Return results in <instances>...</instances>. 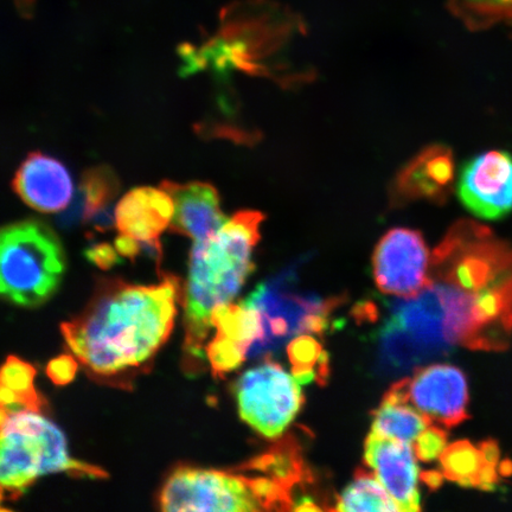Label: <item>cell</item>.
I'll return each instance as SVG.
<instances>
[{
    "instance_id": "obj_12",
    "label": "cell",
    "mask_w": 512,
    "mask_h": 512,
    "mask_svg": "<svg viewBox=\"0 0 512 512\" xmlns=\"http://www.w3.org/2000/svg\"><path fill=\"white\" fill-rule=\"evenodd\" d=\"M456 188V160L444 144L426 146L398 172L389 187V206L418 201L443 206Z\"/></svg>"
},
{
    "instance_id": "obj_16",
    "label": "cell",
    "mask_w": 512,
    "mask_h": 512,
    "mask_svg": "<svg viewBox=\"0 0 512 512\" xmlns=\"http://www.w3.org/2000/svg\"><path fill=\"white\" fill-rule=\"evenodd\" d=\"M175 206L169 192L140 187L127 192L115 208V227L120 235L139 242H159L170 228Z\"/></svg>"
},
{
    "instance_id": "obj_9",
    "label": "cell",
    "mask_w": 512,
    "mask_h": 512,
    "mask_svg": "<svg viewBox=\"0 0 512 512\" xmlns=\"http://www.w3.org/2000/svg\"><path fill=\"white\" fill-rule=\"evenodd\" d=\"M383 398L408 403L431 424L453 427L467 418L469 387L462 370L450 364H433L394 383Z\"/></svg>"
},
{
    "instance_id": "obj_20",
    "label": "cell",
    "mask_w": 512,
    "mask_h": 512,
    "mask_svg": "<svg viewBox=\"0 0 512 512\" xmlns=\"http://www.w3.org/2000/svg\"><path fill=\"white\" fill-rule=\"evenodd\" d=\"M337 511L392 512L400 511L393 497L377 479L374 472L358 469L354 482L342 492L337 501Z\"/></svg>"
},
{
    "instance_id": "obj_31",
    "label": "cell",
    "mask_w": 512,
    "mask_h": 512,
    "mask_svg": "<svg viewBox=\"0 0 512 512\" xmlns=\"http://www.w3.org/2000/svg\"><path fill=\"white\" fill-rule=\"evenodd\" d=\"M499 475L507 477L512 475V462L510 460H504L498 465Z\"/></svg>"
},
{
    "instance_id": "obj_22",
    "label": "cell",
    "mask_w": 512,
    "mask_h": 512,
    "mask_svg": "<svg viewBox=\"0 0 512 512\" xmlns=\"http://www.w3.org/2000/svg\"><path fill=\"white\" fill-rule=\"evenodd\" d=\"M443 475L451 482L477 488L479 472L482 471L484 460L479 447L470 441L460 440L445 448L440 456Z\"/></svg>"
},
{
    "instance_id": "obj_24",
    "label": "cell",
    "mask_w": 512,
    "mask_h": 512,
    "mask_svg": "<svg viewBox=\"0 0 512 512\" xmlns=\"http://www.w3.org/2000/svg\"><path fill=\"white\" fill-rule=\"evenodd\" d=\"M35 375L36 370L31 364L14 356L9 357L0 368V381L42 409L44 402L35 389Z\"/></svg>"
},
{
    "instance_id": "obj_10",
    "label": "cell",
    "mask_w": 512,
    "mask_h": 512,
    "mask_svg": "<svg viewBox=\"0 0 512 512\" xmlns=\"http://www.w3.org/2000/svg\"><path fill=\"white\" fill-rule=\"evenodd\" d=\"M431 254L418 230H389L374 251L373 272L377 287L384 294L412 298L428 284Z\"/></svg>"
},
{
    "instance_id": "obj_15",
    "label": "cell",
    "mask_w": 512,
    "mask_h": 512,
    "mask_svg": "<svg viewBox=\"0 0 512 512\" xmlns=\"http://www.w3.org/2000/svg\"><path fill=\"white\" fill-rule=\"evenodd\" d=\"M174 201L175 213L170 230L202 241L215 234L228 221L221 209L219 192L209 183L179 184L165 181L160 184Z\"/></svg>"
},
{
    "instance_id": "obj_7",
    "label": "cell",
    "mask_w": 512,
    "mask_h": 512,
    "mask_svg": "<svg viewBox=\"0 0 512 512\" xmlns=\"http://www.w3.org/2000/svg\"><path fill=\"white\" fill-rule=\"evenodd\" d=\"M296 277L294 268L286 270L256 287L243 302L258 311L262 324V336L248 356L268 357L294 337L323 335L328 329L331 313L342 299L300 293L296 290Z\"/></svg>"
},
{
    "instance_id": "obj_14",
    "label": "cell",
    "mask_w": 512,
    "mask_h": 512,
    "mask_svg": "<svg viewBox=\"0 0 512 512\" xmlns=\"http://www.w3.org/2000/svg\"><path fill=\"white\" fill-rule=\"evenodd\" d=\"M12 189L28 207L43 214L59 213L70 206L73 178L60 160L32 152L16 172Z\"/></svg>"
},
{
    "instance_id": "obj_8",
    "label": "cell",
    "mask_w": 512,
    "mask_h": 512,
    "mask_svg": "<svg viewBox=\"0 0 512 512\" xmlns=\"http://www.w3.org/2000/svg\"><path fill=\"white\" fill-rule=\"evenodd\" d=\"M234 390L242 420L266 438L280 437L304 403L300 382L270 358L246 371Z\"/></svg>"
},
{
    "instance_id": "obj_32",
    "label": "cell",
    "mask_w": 512,
    "mask_h": 512,
    "mask_svg": "<svg viewBox=\"0 0 512 512\" xmlns=\"http://www.w3.org/2000/svg\"><path fill=\"white\" fill-rule=\"evenodd\" d=\"M36 0H16L18 9L21 11L29 12L34 9Z\"/></svg>"
},
{
    "instance_id": "obj_4",
    "label": "cell",
    "mask_w": 512,
    "mask_h": 512,
    "mask_svg": "<svg viewBox=\"0 0 512 512\" xmlns=\"http://www.w3.org/2000/svg\"><path fill=\"white\" fill-rule=\"evenodd\" d=\"M59 472L91 479L106 477L99 467L70 457L63 433L38 412L10 415L0 427V489L18 496L37 478Z\"/></svg>"
},
{
    "instance_id": "obj_21",
    "label": "cell",
    "mask_w": 512,
    "mask_h": 512,
    "mask_svg": "<svg viewBox=\"0 0 512 512\" xmlns=\"http://www.w3.org/2000/svg\"><path fill=\"white\" fill-rule=\"evenodd\" d=\"M287 355L292 364V375L307 384L317 381L323 386L328 381L330 367L329 356L323 345L311 336H298L288 344Z\"/></svg>"
},
{
    "instance_id": "obj_17",
    "label": "cell",
    "mask_w": 512,
    "mask_h": 512,
    "mask_svg": "<svg viewBox=\"0 0 512 512\" xmlns=\"http://www.w3.org/2000/svg\"><path fill=\"white\" fill-rule=\"evenodd\" d=\"M119 190V178L108 166L87 170L82 176L76 201L61 216L62 226L70 228L79 222L87 223L99 210L113 206Z\"/></svg>"
},
{
    "instance_id": "obj_3",
    "label": "cell",
    "mask_w": 512,
    "mask_h": 512,
    "mask_svg": "<svg viewBox=\"0 0 512 512\" xmlns=\"http://www.w3.org/2000/svg\"><path fill=\"white\" fill-rule=\"evenodd\" d=\"M303 30V19L284 5L273 0H239L221 12L219 34L201 47H192V66L196 72L211 69L223 75L243 70L266 75L260 62Z\"/></svg>"
},
{
    "instance_id": "obj_13",
    "label": "cell",
    "mask_w": 512,
    "mask_h": 512,
    "mask_svg": "<svg viewBox=\"0 0 512 512\" xmlns=\"http://www.w3.org/2000/svg\"><path fill=\"white\" fill-rule=\"evenodd\" d=\"M364 460L400 511L421 510L419 467L411 445L371 432L364 445Z\"/></svg>"
},
{
    "instance_id": "obj_5",
    "label": "cell",
    "mask_w": 512,
    "mask_h": 512,
    "mask_svg": "<svg viewBox=\"0 0 512 512\" xmlns=\"http://www.w3.org/2000/svg\"><path fill=\"white\" fill-rule=\"evenodd\" d=\"M66 271V255L46 223L25 220L0 228V297L21 306L46 303Z\"/></svg>"
},
{
    "instance_id": "obj_29",
    "label": "cell",
    "mask_w": 512,
    "mask_h": 512,
    "mask_svg": "<svg viewBox=\"0 0 512 512\" xmlns=\"http://www.w3.org/2000/svg\"><path fill=\"white\" fill-rule=\"evenodd\" d=\"M479 450L482 452L484 464L495 466L499 465L501 452H499V447L495 440L485 441V443L479 446Z\"/></svg>"
},
{
    "instance_id": "obj_23",
    "label": "cell",
    "mask_w": 512,
    "mask_h": 512,
    "mask_svg": "<svg viewBox=\"0 0 512 512\" xmlns=\"http://www.w3.org/2000/svg\"><path fill=\"white\" fill-rule=\"evenodd\" d=\"M207 360L216 379L238 369L245 362L248 351L229 339L215 336L206 347Z\"/></svg>"
},
{
    "instance_id": "obj_11",
    "label": "cell",
    "mask_w": 512,
    "mask_h": 512,
    "mask_svg": "<svg viewBox=\"0 0 512 512\" xmlns=\"http://www.w3.org/2000/svg\"><path fill=\"white\" fill-rule=\"evenodd\" d=\"M457 195L477 219L497 221L511 214V153L491 150L467 160L460 170Z\"/></svg>"
},
{
    "instance_id": "obj_27",
    "label": "cell",
    "mask_w": 512,
    "mask_h": 512,
    "mask_svg": "<svg viewBox=\"0 0 512 512\" xmlns=\"http://www.w3.org/2000/svg\"><path fill=\"white\" fill-rule=\"evenodd\" d=\"M86 256L89 261L95 266L108 270L120 262V254L114 246L107 245V243H98L86 251Z\"/></svg>"
},
{
    "instance_id": "obj_25",
    "label": "cell",
    "mask_w": 512,
    "mask_h": 512,
    "mask_svg": "<svg viewBox=\"0 0 512 512\" xmlns=\"http://www.w3.org/2000/svg\"><path fill=\"white\" fill-rule=\"evenodd\" d=\"M447 434L440 426L433 424L426 427L414 441L415 457L421 462L430 463L440 458L445 451Z\"/></svg>"
},
{
    "instance_id": "obj_28",
    "label": "cell",
    "mask_w": 512,
    "mask_h": 512,
    "mask_svg": "<svg viewBox=\"0 0 512 512\" xmlns=\"http://www.w3.org/2000/svg\"><path fill=\"white\" fill-rule=\"evenodd\" d=\"M499 483L498 466L484 464L482 471L479 472L477 479V488L492 491Z\"/></svg>"
},
{
    "instance_id": "obj_26",
    "label": "cell",
    "mask_w": 512,
    "mask_h": 512,
    "mask_svg": "<svg viewBox=\"0 0 512 512\" xmlns=\"http://www.w3.org/2000/svg\"><path fill=\"white\" fill-rule=\"evenodd\" d=\"M78 371V363L72 356H61L50 361L47 367L49 379L59 386H64L74 380Z\"/></svg>"
},
{
    "instance_id": "obj_6",
    "label": "cell",
    "mask_w": 512,
    "mask_h": 512,
    "mask_svg": "<svg viewBox=\"0 0 512 512\" xmlns=\"http://www.w3.org/2000/svg\"><path fill=\"white\" fill-rule=\"evenodd\" d=\"M163 511H285L292 496L273 479L256 473L222 472L179 467L160 494Z\"/></svg>"
},
{
    "instance_id": "obj_2",
    "label": "cell",
    "mask_w": 512,
    "mask_h": 512,
    "mask_svg": "<svg viewBox=\"0 0 512 512\" xmlns=\"http://www.w3.org/2000/svg\"><path fill=\"white\" fill-rule=\"evenodd\" d=\"M264 220L260 211L241 210L192 248L184 319V369L190 375L206 366L214 310L232 302L254 270L252 256Z\"/></svg>"
},
{
    "instance_id": "obj_1",
    "label": "cell",
    "mask_w": 512,
    "mask_h": 512,
    "mask_svg": "<svg viewBox=\"0 0 512 512\" xmlns=\"http://www.w3.org/2000/svg\"><path fill=\"white\" fill-rule=\"evenodd\" d=\"M181 283L152 286L105 280L78 317L61 326L68 348L92 373L115 376L143 366L174 328Z\"/></svg>"
},
{
    "instance_id": "obj_19",
    "label": "cell",
    "mask_w": 512,
    "mask_h": 512,
    "mask_svg": "<svg viewBox=\"0 0 512 512\" xmlns=\"http://www.w3.org/2000/svg\"><path fill=\"white\" fill-rule=\"evenodd\" d=\"M211 325L216 335L241 345L248 351L262 336V324L258 311L246 303L224 304L211 315Z\"/></svg>"
},
{
    "instance_id": "obj_30",
    "label": "cell",
    "mask_w": 512,
    "mask_h": 512,
    "mask_svg": "<svg viewBox=\"0 0 512 512\" xmlns=\"http://www.w3.org/2000/svg\"><path fill=\"white\" fill-rule=\"evenodd\" d=\"M443 472L438 471H428L424 472L421 475V480L424 482L428 488L432 490H437L441 484H443L444 480Z\"/></svg>"
},
{
    "instance_id": "obj_18",
    "label": "cell",
    "mask_w": 512,
    "mask_h": 512,
    "mask_svg": "<svg viewBox=\"0 0 512 512\" xmlns=\"http://www.w3.org/2000/svg\"><path fill=\"white\" fill-rule=\"evenodd\" d=\"M432 425L408 403L384 399L373 412V433L412 444L426 427Z\"/></svg>"
}]
</instances>
